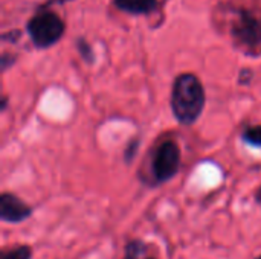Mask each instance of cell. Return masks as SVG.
Here are the masks:
<instances>
[{"label": "cell", "mask_w": 261, "mask_h": 259, "mask_svg": "<svg viewBox=\"0 0 261 259\" xmlns=\"http://www.w3.org/2000/svg\"><path fill=\"white\" fill-rule=\"evenodd\" d=\"M206 105V92L196 73H179L171 85L170 107L174 119L185 127L194 125Z\"/></svg>", "instance_id": "6da1fadb"}, {"label": "cell", "mask_w": 261, "mask_h": 259, "mask_svg": "<svg viewBox=\"0 0 261 259\" xmlns=\"http://www.w3.org/2000/svg\"><path fill=\"white\" fill-rule=\"evenodd\" d=\"M182 165V150L179 143L171 139H162L158 142L148 160V177L145 183H151V186H162L173 180Z\"/></svg>", "instance_id": "7a4b0ae2"}, {"label": "cell", "mask_w": 261, "mask_h": 259, "mask_svg": "<svg viewBox=\"0 0 261 259\" xmlns=\"http://www.w3.org/2000/svg\"><path fill=\"white\" fill-rule=\"evenodd\" d=\"M24 31L34 47L49 49L64 37L66 23L52 9H35V14L28 20Z\"/></svg>", "instance_id": "3957f363"}, {"label": "cell", "mask_w": 261, "mask_h": 259, "mask_svg": "<svg viewBox=\"0 0 261 259\" xmlns=\"http://www.w3.org/2000/svg\"><path fill=\"white\" fill-rule=\"evenodd\" d=\"M252 78H254V70L249 69V67H245V69H242L240 73H239V84H242V85H249L251 81H252Z\"/></svg>", "instance_id": "7c38bea8"}, {"label": "cell", "mask_w": 261, "mask_h": 259, "mask_svg": "<svg viewBox=\"0 0 261 259\" xmlns=\"http://www.w3.org/2000/svg\"><path fill=\"white\" fill-rule=\"evenodd\" d=\"M255 259H261V255H258V256H257V258Z\"/></svg>", "instance_id": "ac0fdd59"}, {"label": "cell", "mask_w": 261, "mask_h": 259, "mask_svg": "<svg viewBox=\"0 0 261 259\" xmlns=\"http://www.w3.org/2000/svg\"><path fill=\"white\" fill-rule=\"evenodd\" d=\"M242 139L252 148H261V125H249L243 130Z\"/></svg>", "instance_id": "30bf717a"}, {"label": "cell", "mask_w": 261, "mask_h": 259, "mask_svg": "<svg viewBox=\"0 0 261 259\" xmlns=\"http://www.w3.org/2000/svg\"><path fill=\"white\" fill-rule=\"evenodd\" d=\"M138 147H139V139H133V140L127 145V148H125V151H124V160H125L127 163H132V160L135 159V156H136V153H138Z\"/></svg>", "instance_id": "8fae6325"}, {"label": "cell", "mask_w": 261, "mask_h": 259, "mask_svg": "<svg viewBox=\"0 0 261 259\" xmlns=\"http://www.w3.org/2000/svg\"><path fill=\"white\" fill-rule=\"evenodd\" d=\"M113 6L128 15H150L159 9V0H113Z\"/></svg>", "instance_id": "8992f818"}, {"label": "cell", "mask_w": 261, "mask_h": 259, "mask_svg": "<svg viewBox=\"0 0 261 259\" xmlns=\"http://www.w3.org/2000/svg\"><path fill=\"white\" fill-rule=\"evenodd\" d=\"M15 61H17V55L3 52V53H2V72H6L11 66L15 64Z\"/></svg>", "instance_id": "4fadbf2b"}, {"label": "cell", "mask_w": 261, "mask_h": 259, "mask_svg": "<svg viewBox=\"0 0 261 259\" xmlns=\"http://www.w3.org/2000/svg\"><path fill=\"white\" fill-rule=\"evenodd\" d=\"M254 200H255V203H258L261 206V186H258L257 189H255V194H254Z\"/></svg>", "instance_id": "2e32d148"}, {"label": "cell", "mask_w": 261, "mask_h": 259, "mask_svg": "<svg viewBox=\"0 0 261 259\" xmlns=\"http://www.w3.org/2000/svg\"><path fill=\"white\" fill-rule=\"evenodd\" d=\"M231 38L243 53L257 56L261 53V20L254 11L237 8L231 18Z\"/></svg>", "instance_id": "277c9868"}, {"label": "cell", "mask_w": 261, "mask_h": 259, "mask_svg": "<svg viewBox=\"0 0 261 259\" xmlns=\"http://www.w3.org/2000/svg\"><path fill=\"white\" fill-rule=\"evenodd\" d=\"M6 105H8V96L3 95V98H2V111L6 110Z\"/></svg>", "instance_id": "e0dca14e"}, {"label": "cell", "mask_w": 261, "mask_h": 259, "mask_svg": "<svg viewBox=\"0 0 261 259\" xmlns=\"http://www.w3.org/2000/svg\"><path fill=\"white\" fill-rule=\"evenodd\" d=\"M34 214L32 206L12 192L0 194V220L8 224H20Z\"/></svg>", "instance_id": "5b68a950"}, {"label": "cell", "mask_w": 261, "mask_h": 259, "mask_svg": "<svg viewBox=\"0 0 261 259\" xmlns=\"http://www.w3.org/2000/svg\"><path fill=\"white\" fill-rule=\"evenodd\" d=\"M69 2H73V0H46V2H43L37 9H50V8L55 6V5H66V3H69Z\"/></svg>", "instance_id": "9a60e30c"}, {"label": "cell", "mask_w": 261, "mask_h": 259, "mask_svg": "<svg viewBox=\"0 0 261 259\" xmlns=\"http://www.w3.org/2000/svg\"><path fill=\"white\" fill-rule=\"evenodd\" d=\"M32 249L28 244H18L15 247L3 249L0 253V259H31Z\"/></svg>", "instance_id": "ba28073f"}, {"label": "cell", "mask_w": 261, "mask_h": 259, "mask_svg": "<svg viewBox=\"0 0 261 259\" xmlns=\"http://www.w3.org/2000/svg\"><path fill=\"white\" fill-rule=\"evenodd\" d=\"M147 249L148 247L144 241L133 240V241L127 243L122 259H156L153 256H147Z\"/></svg>", "instance_id": "52a82bcc"}, {"label": "cell", "mask_w": 261, "mask_h": 259, "mask_svg": "<svg viewBox=\"0 0 261 259\" xmlns=\"http://www.w3.org/2000/svg\"><path fill=\"white\" fill-rule=\"evenodd\" d=\"M75 46H76V50L80 53V56L83 58L84 63L87 64H93L96 61V55H95V50L92 47V44L84 38V37H78L75 40Z\"/></svg>", "instance_id": "9c48e42d"}, {"label": "cell", "mask_w": 261, "mask_h": 259, "mask_svg": "<svg viewBox=\"0 0 261 259\" xmlns=\"http://www.w3.org/2000/svg\"><path fill=\"white\" fill-rule=\"evenodd\" d=\"M21 37V31L18 29H14V31H8L2 35V40L3 41H9V43H17Z\"/></svg>", "instance_id": "5bb4252c"}]
</instances>
